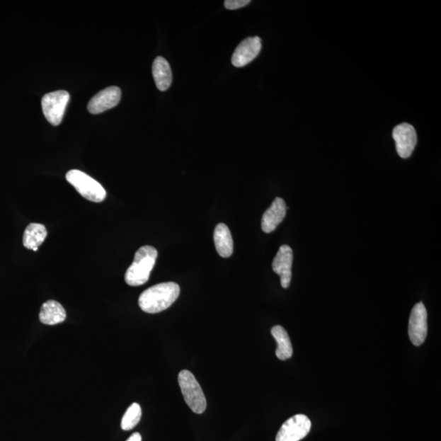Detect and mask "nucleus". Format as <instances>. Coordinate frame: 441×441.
Listing matches in <instances>:
<instances>
[{"label": "nucleus", "mask_w": 441, "mask_h": 441, "mask_svg": "<svg viewBox=\"0 0 441 441\" xmlns=\"http://www.w3.org/2000/svg\"><path fill=\"white\" fill-rule=\"evenodd\" d=\"M178 384L184 400L195 413H203L206 410V398L195 377L188 370L181 371Z\"/></svg>", "instance_id": "7ed1b4c3"}, {"label": "nucleus", "mask_w": 441, "mask_h": 441, "mask_svg": "<svg viewBox=\"0 0 441 441\" xmlns=\"http://www.w3.org/2000/svg\"><path fill=\"white\" fill-rule=\"evenodd\" d=\"M47 236V231L44 225L40 223H30L24 232L23 246L33 251L34 248H39L44 243Z\"/></svg>", "instance_id": "f3484780"}, {"label": "nucleus", "mask_w": 441, "mask_h": 441, "mask_svg": "<svg viewBox=\"0 0 441 441\" xmlns=\"http://www.w3.org/2000/svg\"><path fill=\"white\" fill-rule=\"evenodd\" d=\"M67 182L73 185L79 195L84 198L100 203L106 197V191L97 181L88 176V174L73 169L66 175Z\"/></svg>", "instance_id": "20e7f679"}, {"label": "nucleus", "mask_w": 441, "mask_h": 441, "mask_svg": "<svg viewBox=\"0 0 441 441\" xmlns=\"http://www.w3.org/2000/svg\"><path fill=\"white\" fill-rule=\"evenodd\" d=\"M142 418V408L137 403H134L127 408V411L122 418L121 428L124 431H130L134 429L138 423L140 422Z\"/></svg>", "instance_id": "a211bd4d"}, {"label": "nucleus", "mask_w": 441, "mask_h": 441, "mask_svg": "<svg viewBox=\"0 0 441 441\" xmlns=\"http://www.w3.org/2000/svg\"><path fill=\"white\" fill-rule=\"evenodd\" d=\"M214 239L217 253L222 258L231 257L234 248L233 239L229 228L224 223L217 225Z\"/></svg>", "instance_id": "2eb2a0df"}, {"label": "nucleus", "mask_w": 441, "mask_h": 441, "mask_svg": "<svg viewBox=\"0 0 441 441\" xmlns=\"http://www.w3.org/2000/svg\"><path fill=\"white\" fill-rule=\"evenodd\" d=\"M70 94L65 90L47 93L42 98V110L45 118L53 126L62 123Z\"/></svg>", "instance_id": "39448f33"}, {"label": "nucleus", "mask_w": 441, "mask_h": 441, "mask_svg": "<svg viewBox=\"0 0 441 441\" xmlns=\"http://www.w3.org/2000/svg\"><path fill=\"white\" fill-rule=\"evenodd\" d=\"M120 98L121 90L118 87L106 88L89 101L88 110L93 115L103 113L118 105Z\"/></svg>", "instance_id": "9d476101"}, {"label": "nucleus", "mask_w": 441, "mask_h": 441, "mask_svg": "<svg viewBox=\"0 0 441 441\" xmlns=\"http://www.w3.org/2000/svg\"><path fill=\"white\" fill-rule=\"evenodd\" d=\"M158 252L150 246H142L135 253L134 262L127 270L125 282L130 286H140L147 282L156 262Z\"/></svg>", "instance_id": "f03ea898"}, {"label": "nucleus", "mask_w": 441, "mask_h": 441, "mask_svg": "<svg viewBox=\"0 0 441 441\" xmlns=\"http://www.w3.org/2000/svg\"><path fill=\"white\" fill-rule=\"evenodd\" d=\"M294 253L289 246H281L273 263L274 273L280 275L281 286L288 289L292 279Z\"/></svg>", "instance_id": "9b49d317"}, {"label": "nucleus", "mask_w": 441, "mask_h": 441, "mask_svg": "<svg viewBox=\"0 0 441 441\" xmlns=\"http://www.w3.org/2000/svg\"><path fill=\"white\" fill-rule=\"evenodd\" d=\"M428 334V312L423 302L413 307L408 321V337L414 346H421Z\"/></svg>", "instance_id": "0eeeda50"}, {"label": "nucleus", "mask_w": 441, "mask_h": 441, "mask_svg": "<svg viewBox=\"0 0 441 441\" xmlns=\"http://www.w3.org/2000/svg\"><path fill=\"white\" fill-rule=\"evenodd\" d=\"M40 321L47 326H55L65 321L67 312L59 302L49 300L42 305L40 311Z\"/></svg>", "instance_id": "ddd939ff"}, {"label": "nucleus", "mask_w": 441, "mask_h": 441, "mask_svg": "<svg viewBox=\"0 0 441 441\" xmlns=\"http://www.w3.org/2000/svg\"><path fill=\"white\" fill-rule=\"evenodd\" d=\"M262 49V40L258 36L243 40L234 52L231 62L236 67H243L255 59Z\"/></svg>", "instance_id": "1a4fd4ad"}, {"label": "nucleus", "mask_w": 441, "mask_h": 441, "mask_svg": "<svg viewBox=\"0 0 441 441\" xmlns=\"http://www.w3.org/2000/svg\"><path fill=\"white\" fill-rule=\"evenodd\" d=\"M287 207L283 199L275 198L270 208L262 217V229L265 233H270L276 229L286 216Z\"/></svg>", "instance_id": "f8f14e48"}, {"label": "nucleus", "mask_w": 441, "mask_h": 441, "mask_svg": "<svg viewBox=\"0 0 441 441\" xmlns=\"http://www.w3.org/2000/svg\"><path fill=\"white\" fill-rule=\"evenodd\" d=\"M180 287L174 282L158 284L147 289L139 297L138 304L143 311L155 314L171 307L178 299Z\"/></svg>", "instance_id": "f257e3e1"}, {"label": "nucleus", "mask_w": 441, "mask_h": 441, "mask_svg": "<svg viewBox=\"0 0 441 441\" xmlns=\"http://www.w3.org/2000/svg\"><path fill=\"white\" fill-rule=\"evenodd\" d=\"M126 441H142V435L138 433H134Z\"/></svg>", "instance_id": "aec40b11"}, {"label": "nucleus", "mask_w": 441, "mask_h": 441, "mask_svg": "<svg viewBox=\"0 0 441 441\" xmlns=\"http://www.w3.org/2000/svg\"><path fill=\"white\" fill-rule=\"evenodd\" d=\"M311 423L304 414H297L280 428L275 441H299L310 433Z\"/></svg>", "instance_id": "423d86ee"}, {"label": "nucleus", "mask_w": 441, "mask_h": 441, "mask_svg": "<svg viewBox=\"0 0 441 441\" xmlns=\"http://www.w3.org/2000/svg\"><path fill=\"white\" fill-rule=\"evenodd\" d=\"M272 334L277 343L276 357L281 360L290 359L293 355L294 350L288 333L282 326H276L272 328Z\"/></svg>", "instance_id": "dca6fc26"}, {"label": "nucleus", "mask_w": 441, "mask_h": 441, "mask_svg": "<svg viewBox=\"0 0 441 441\" xmlns=\"http://www.w3.org/2000/svg\"><path fill=\"white\" fill-rule=\"evenodd\" d=\"M396 142L398 155L407 159L412 155L418 141L417 132L414 127L407 123L397 125L392 132Z\"/></svg>", "instance_id": "6e6552de"}, {"label": "nucleus", "mask_w": 441, "mask_h": 441, "mask_svg": "<svg viewBox=\"0 0 441 441\" xmlns=\"http://www.w3.org/2000/svg\"><path fill=\"white\" fill-rule=\"evenodd\" d=\"M152 74L156 87L161 91H166L172 84L173 76L169 64L162 57H158L153 62Z\"/></svg>", "instance_id": "4468645a"}, {"label": "nucleus", "mask_w": 441, "mask_h": 441, "mask_svg": "<svg viewBox=\"0 0 441 441\" xmlns=\"http://www.w3.org/2000/svg\"><path fill=\"white\" fill-rule=\"evenodd\" d=\"M251 1L249 0H227L225 7L229 10H235L246 6Z\"/></svg>", "instance_id": "6ab92c4d"}]
</instances>
